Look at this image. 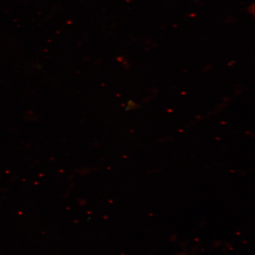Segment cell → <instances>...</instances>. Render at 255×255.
Returning <instances> with one entry per match:
<instances>
[{"label": "cell", "instance_id": "1", "mask_svg": "<svg viewBox=\"0 0 255 255\" xmlns=\"http://www.w3.org/2000/svg\"><path fill=\"white\" fill-rule=\"evenodd\" d=\"M254 4H251L250 7H248V10L249 12H250V13L251 14H254V12H255V6H254V7H253V8H252V7H253Z\"/></svg>", "mask_w": 255, "mask_h": 255}]
</instances>
